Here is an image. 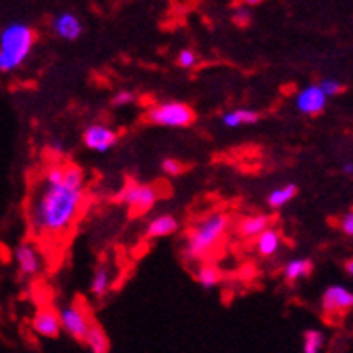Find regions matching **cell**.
<instances>
[{
	"label": "cell",
	"instance_id": "1",
	"mask_svg": "<svg viewBox=\"0 0 353 353\" xmlns=\"http://www.w3.org/2000/svg\"><path fill=\"white\" fill-rule=\"evenodd\" d=\"M85 194V175L77 165L46 166L28 209V225L36 237L62 239L74 225Z\"/></svg>",
	"mask_w": 353,
	"mask_h": 353
},
{
	"label": "cell",
	"instance_id": "2",
	"mask_svg": "<svg viewBox=\"0 0 353 353\" xmlns=\"http://www.w3.org/2000/svg\"><path fill=\"white\" fill-rule=\"evenodd\" d=\"M230 228V217L225 212H212L201 217L185 235L182 254L188 261H205L216 251Z\"/></svg>",
	"mask_w": 353,
	"mask_h": 353
},
{
	"label": "cell",
	"instance_id": "3",
	"mask_svg": "<svg viewBox=\"0 0 353 353\" xmlns=\"http://www.w3.org/2000/svg\"><path fill=\"white\" fill-rule=\"evenodd\" d=\"M36 44V32L23 21H12L0 30V64L2 72L17 71L32 53Z\"/></svg>",
	"mask_w": 353,
	"mask_h": 353
},
{
	"label": "cell",
	"instance_id": "4",
	"mask_svg": "<svg viewBox=\"0 0 353 353\" xmlns=\"http://www.w3.org/2000/svg\"><path fill=\"white\" fill-rule=\"evenodd\" d=\"M147 122L159 128H188L194 122V112L182 101H165L147 112Z\"/></svg>",
	"mask_w": 353,
	"mask_h": 353
},
{
	"label": "cell",
	"instance_id": "5",
	"mask_svg": "<svg viewBox=\"0 0 353 353\" xmlns=\"http://www.w3.org/2000/svg\"><path fill=\"white\" fill-rule=\"evenodd\" d=\"M121 201L128 205L134 216L149 212L157 201V189L150 184H140V182H128L119 194Z\"/></svg>",
	"mask_w": 353,
	"mask_h": 353
},
{
	"label": "cell",
	"instance_id": "6",
	"mask_svg": "<svg viewBox=\"0 0 353 353\" xmlns=\"http://www.w3.org/2000/svg\"><path fill=\"white\" fill-rule=\"evenodd\" d=\"M59 316H61L62 330H64L69 337H72L74 341H83L88 329H90L94 323V321L90 320V316H88L87 311L78 304L64 305V307L59 311Z\"/></svg>",
	"mask_w": 353,
	"mask_h": 353
},
{
	"label": "cell",
	"instance_id": "7",
	"mask_svg": "<svg viewBox=\"0 0 353 353\" xmlns=\"http://www.w3.org/2000/svg\"><path fill=\"white\" fill-rule=\"evenodd\" d=\"M81 140H83V145L87 149L103 154L115 147L117 141H119V132L110 125L92 124L85 129Z\"/></svg>",
	"mask_w": 353,
	"mask_h": 353
},
{
	"label": "cell",
	"instance_id": "8",
	"mask_svg": "<svg viewBox=\"0 0 353 353\" xmlns=\"http://www.w3.org/2000/svg\"><path fill=\"white\" fill-rule=\"evenodd\" d=\"M12 260L17 265L18 272L23 277H36L43 270V256H41L39 249L30 242H21L14 248Z\"/></svg>",
	"mask_w": 353,
	"mask_h": 353
},
{
	"label": "cell",
	"instance_id": "9",
	"mask_svg": "<svg viewBox=\"0 0 353 353\" xmlns=\"http://www.w3.org/2000/svg\"><path fill=\"white\" fill-rule=\"evenodd\" d=\"M321 309L327 314L346 313L353 309V292L343 285L327 286L321 295Z\"/></svg>",
	"mask_w": 353,
	"mask_h": 353
},
{
	"label": "cell",
	"instance_id": "10",
	"mask_svg": "<svg viewBox=\"0 0 353 353\" xmlns=\"http://www.w3.org/2000/svg\"><path fill=\"white\" fill-rule=\"evenodd\" d=\"M32 330L39 337H46V339H57L62 332V323L59 311L52 307H41L34 313L32 321Z\"/></svg>",
	"mask_w": 353,
	"mask_h": 353
},
{
	"label": "cell",
	"instance_id": "11",
	"mask_svg": "<svg viewBox=\"0 0 353 353\" xmlns=\"http://www.w3.org/2000/svg\"><path fill=\"white\" fill-rule=\"evenodd\" d=\"M327 99L329 97L323 94L320 85H307V87L301 88L295 96V106L304 115L313 117L323 112V108L327 106Z\"/></svg>",
	"mask_w": 353,
	"mask_h": 353
},
{
	"label": "cell",
	"instance_id": "12",
	"mask_svg": "<svg viewBox=\"0 0 353 353\" xmlns=\"http://www.w3.org/2000/svg\"><path fill=\"white\" fill-rule=\"evenodd\" d=\"M52 28L57 37L64 41H77L83 32V23L72 12H61L52 21Z\"/></svg>",
	"mask_w": 353,
	"mask_h": 353
},
{
	"label": "cell",
	"instance_id": "13",
	"mask_svg": "<svg viewBox=\"0 0 353 353\" xmlns=\"http://www.w3.org/2000/svg\"><path fill=\"white\" fill-rule=\"evenodd\" d=\"M179 219L173 214H159L154 216L152 219L145 226V237L147 239H165L179 232Z\"/></svg>",
	"mask_w": 353,
	"mask_h": 353
},
{
	"label": "cell",
	"instance_id": "14",
	"mask_svg": "<svg viewBox=\"0 0 353 353\" xmlns=\"http://www.w3.org/2000/svg\"><path fill=\"white\" fill-rule=\"evenodd\" d=\"M283 244V235L279 230L276 228H267L261 235H258L254 239V248H256V253L260 254L261 258H272L279 253Z\"/></svg>",
	"mask_w": 353,
	"mask_h": 353
},
{
	"label": "cell",
	"instance_id": "15",
	"mask_svg": "<svg viewBox=\"0 0 353 353\" xmlns=\"http://www.w3.org/2000/svg\"><path fill=\"white\" fill-rule=\"evenodd\" d=\"M260 119H261V113L256 112V110L239 108V110H232V112L223 113V117H221V124L228 129H237V128H244V125L258 124Z\"/></svg>",
	"mask_w": 353,
	"mask_h": 353
},
{
	"label": "cell",
	"instance_id": "16",
	"mask_svg": "<svg viewBox=\"0 0 353 353\" xmlns=\"http://www.w3.org/2000/svg\"><path fill=\"white\" fill-rule=\"evenodd\" d=\"M194 279H196V283L201 288L212 290L219 286V283L223 281V272H221L219 265H216L210 260H205L198 263L196 270H194Z\"/></svg>",
	"mask_w": 353,
	"mask_h": 353
},
{
	"label": "cell",
	"instance_id": "17",
	"mask_svg": "<svg viewBox=\"0 0 353 353\" xmlns=\"http://www.w3.org/2000/svg\"><path fill=\"white\" fill-rule=\"evenodd\" d=\"M270 221L272 219L267 214H253V216H248L241 221L239 233H241L242 239H256L265 230L270 228Z\"/></svg>",
	"mask_w": 353,
	"mask_h": 353
},
{
	"label": "cell",
	"instance_id": "18",
	"mask_svg": "<svg viewBox=\"0 0 353 353\" xmlns=\"http://www.w3.org/2000/svg\"><path fill=\"white\" fill-rule=\"evenodd\" d=\"M313 272V261L309 258H292L283 267V277L286 283H297Z\"/></svg>",
	"mask_w": 353,
	"mask_h": 353
},
{
	"label": "cell",
	"instance_id": "19",
	"mask_svg": "<svg viewBox=\"0 0 353 353\" xmlns=\"http://www.w3.org/2000/svg\"><path fill=\"white\" fill-rule=\"evenodd\" d=\"M113 274L108 265H99L92 274V279H90V293H92L96 299H103L106 293L112 288Z\"/></svg>",
	"mask_w": 353,
	"mask_h": 353
},
{
	"label": "cell",
	"instance_id": "20",
	"mask_svg": "<svg viewBox=\"0 0 353 353\" xmlns=\"http://www.w3.org/2000/svg\"><path fill=\"white\" fill-rule=\"evenodd\" d=\"M299 194V188L295 184H283L279 185V188L272 189L269 193V196H267V205H269V209H281V207H285L286 203H290V201L293 200V198L297 196Z\"/></svg>",
	"mask_w": 353,
	"mask_h": 353
},
{
	"label": "cell",
	"instance_id": "21",
	"mask_svg": "<svg viewBox=\"0 0 353 353\" xmlns=\"http://www.w3.org/2000/svg\"><path fill=\"white\" fill-rule=\"evenodd\" d=\"M85 345L92 350V353H108L110 348V339L106 332L101 329L97 323H92V327L88 329L87 336L83 339Z\"/></svg>",
	"mask_w": 353,
	"mask_h": 353
},
{
	"label": "cell",
	"instance_id": "22",
	"mask_svg": "<svg viewBox=\"0 0 353 353\" xmlns=\"http://www.w3.org/2000/svg\"><path fill=\"white\" fill-rule=\"evenodd\" d=\"M325 346V336L320 329H307L302 334V353H321Z\"/></svg>",
	"mask_w": 353,
	"mask_h": 353
},
{
	"label": "cell",
	"instance_id": "23",
	"mask_svg": "<svg viewBox=\"0 0 353 353\" xmlns=\"http://www.w3.org/2000/svg\"><path fill=\"white\" fill-rule=\"evenodd\" d=\"M198 62V55L194 50L184 48L181 50V53L176 55V64L182 69H193Z\"/></svg>",
	"mask_w": 353,
	"mask_h": 353
},
{
	"label": "cell",
	"instance_id": "24",
	"mask_svg": "<svg viewBox=\"0 0 353 353\" xmlns=\"http://www.w3.org/2000/svg\"><path fill=\"white\" fill-rule=\"evenodd\" d=\"M137 101V94L131 92V90H119L117 94H113L112 105L115 108H124V106L132 105Z\"/></svg>",
	"mask_w": 353,
	"mask_h": 353
},
{
	"label": "cell",
	"instance_id": "25",
	"mask_svg": "<svg viewBox=\"0 0 353 353\" xmlns=\"http://www.w3.org/2000/svg\"><path fill=\"white\" fill-rule=\"evenodd\" d=\"M233 23L237 25V27H248L251 23V9L245 8V6H239L235 11H233Z\"/></svg>",
	"mask_w": 353,
	"mask_h": 353
},
{
	"label": "cell",
	"instance_id": "26",
	"mask_svg": "<svg viewBox=\"0 0 353 353\" xmlns=\"http://www.w3.org/2000/svg\"><path fill=\"white\" fill-rule=\"evenodd\" d=\"M320 88L323 90V94H325L327 97H334L337 96V94L343 92V83L339 80H334V78H327V80H323L320 83Z\"/></svg>",
	"mask_w": 353,
	"mask_h": 353
},
{
	"label": "cell",
	"instance_id": "27",
	"mask_svg": "<svg viewBox=\"0 0 353 353\" xmlns=\"http://www.w3.org/2000/svg\"><path fill=\"white\" fill-rule=\"evenodd\" d=\"M161 168H163V172L170 176H176L184 172V165H182L181 161L173 159V157H166V159H163Z\"/></svg>",
	"mask_w": 353,
	"mask_h": 353
},
{
	"label": "cell",
	"instance_id": "28",
	"mask_svg": "<svg viewBox=\"0 0 353 353\" xmlns=\"http://www.w3.org/2000/svg\"><path fill=\"white\" fill-rule=\"evenodd\" d=\"M341 230L345 235L353 239V212L345 214V216L341 217Z\"/></svg>",
	"mask_w": 353,
	"mask_h": 353
},
{
	"label": "cell",
	"instance_id": "29",
	"mask_svg": "<svg viewBox=\"0 0 353 353\" xmlns=\"http://www.w3.org/2000/svg\"><path fill=\"white\" fill-rule=\"evenodd\" d=\"M48 152L53 154V156H62L65 152V147L61 140H53L50 141L48 145Z\"/></svg>",
	"mask_w": 353,
	"mask_h": 353
},
{
	"label": "cell",
	"instance_id": "30",
	"mask_svg": "<svg viewBox=\"0 0 353 353\" xmlns=\"http://www.w3.org/2000/svg\"><path fill=\"white\" fill-rule=\"evenodd\" d=\"M265 0H241V4L245 6V8H253V6H260Z\"/></svg>",
	"mask_w": 353,
	"mask_h": 353
},
{
	"label": "cell",
	"instance_id": "31",
	"mask_svg": "<svg viewBox=\"0 0 353 353\" xmlns=\"http://www.w3.org/2000/svg\"><path fill=\"white\" fill-rule=\"evenodd\" d=\"M343 173H346V175H353V163H346V165L343 166Z\"/></svg>",
	"mask_w": 353,
	"mask_h": 353
},
{
	"label": "cell",
	"instance_id": "32",
	"mask_svg": "<svg viewBox=\"0 0 353 353\" xmlns=\"http://www.w3.org/2000/svg\"><path fill=\"white\" fill-rule=\"evenodd\" d=\"M345 270L350 274V276L353 277V258H352V260L346 261V263H345Z\"/></svg>",
	"mask_w": 353,
	"mask_h": 353
}]
</instances>
